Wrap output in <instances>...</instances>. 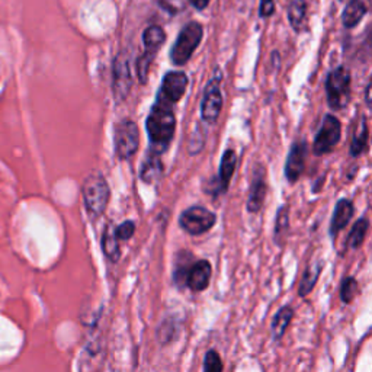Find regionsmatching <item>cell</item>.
I'll return each mask as SVG.
<instances>
[{
  "mask_svg": "<svg viewBox=\"0 0 372 372\" xmlns=\"http://www.w3.org/2000/svg\"><path fill=\"white\" fill-rule=\"evenodd\" d=\"M326 97L332 109H343L351 97V73L340 66L329 73L326 79Z\"/></svg>",
  "mask_w": 372,
  "mask_h": 372,
  "instance_id": "cell-4",
  "label": "cell"
},
{
  "mask_svg": "<svg viewBox=\"0 0 372 372\" xmlns=\"http://www.w3.org/2000/svg\"><path fill=\"white\" fill-rule=\"evenodd\" d=\"M266 196V182H265V170L262 166L255 167L252 184H251V193L247 198V211L258 212L260 211Z\"/></svg>",
  "mask_w": 372,
  "mask_h": 372,
  "instance_id": "cell-13",
  "label": "cell"
},
{
  "mask_svg": "<svg viewBox=\"0 0 372 372\" xmlns=\"http://www.w3.org/2000/svg\"><path fill=\"white\" fill-rule=\"evenodd\" d=\"M188 2L198 11H204L208 4H210V0H188Z\"/></svg>",
  "mask_w": 372,
  "mask_h": 372,
  "instance_id": "cell-31",
  "label": "cell"
},
{
  "mask_svg": "<svg viewBox=\"0 0 372 372\" xmlns=\"http://www.w3.org/2000/svg\"><path fill=\"white\" fill-rule=\"evenodd\" d=\"M289 229V217H288V207H282L278 211L277 222H275V241L277 244L282 243L284 237L287 236Z\"/></svg>",
  "mask_w": 372,
  "mask_h": 372,
  "instance_id": "cell-25",
  "label": "cell"
},
{
  "mask_svg": "<svg viewBox=\"0 0 372 372\" xmlns=\"http://www.w3.org/2000/svg\"><path fill=\"white\" fill-rule=\"evenodd\" d=\"M164 40H166V35L160 27H157V25L148 27L143 34V42H144V48H145L144 53L155 59L156 54L159 53L160 47L163 45Z\"/></svg>",
  "mask_w": 372,
  "mask_h": 372,
  "instance_id": "cell-18",
  "label": "cell"
},
{
  "mask_svg": "<svg viewBox=\"0 0 372 372\" xmlns=\"http://www.w3.org/2000/svg\"><path fill=\"white\" fill-rule=\"evenodd\" d=\"M211 263L205 259L196 260L191 265L186 275V287L193 292H201L208 288L211 280Z\"/></svg>",
  "mask_w": 372,
  "mask_h": 372,
  "instance_id": "cell-12",
  "label": "cell"
},
{
  "mask_svg": "<svg viewBox=\"0 0 372 372\" xmlns=\"http://www.w3.org/2000/svg\"><path fill=\"white\" fill-rule=\"evenodd\" d=\"M369 92H371V83H368L366 89H365V101H366V105L369 107L371 105V96H369Z\"/></svg>",
  "mask_w": 372,
  "mask_h": 372,
  "instance_id": "cell-32",
  "label": "cell"
},
{
  "mask_svg": "<svg viewBox=\"0 0 372 372\" xmlns=\"http://www.w3.org/2000/svg\"><path fill=\"white\" fill-rule=\"evenodd\" d=\"M82 192H83V201L88 214L92 218L101 217L108 207L109 196H111L109 185L102 173L99 172L90 173L83 182Z\"/></svg>",
  "mask_w": 372,
  "mask_h": 372,
  "instance_id": "cell-2",
  "label": "cell"
},
{
  "mask_svg": "<svg viewBox=\"0 0 372 372\" xmlns=\"http://www.w3.org/2000/svg\"><path fill=\"white\" fill-rule=\"evenodd\" d=\"M321 270H323V263L318 262V263H314V265H310L306 268L304 274H303V278H301V282H300V289H299V294L300 296H306L308 295L314 285L317 284V280L321 274Z\"/></svg>",
  "mask_w": 372,
  "mask_h": 372,
  "instance_id": "cell-21",
  "label": "cell"
},
{
  "mask_svg": "<svg viewBox=\"0 0 372 372\" xmlns=\"http://www.w3.org/2000/svg\"><path fill=\"white\" fill-rule=\"evenodd\" d=\"M354 212H355V208L349 200H340L336 204L335 211H333V217H332V222H330L332 237L339 234L346 226L349 224V221L354 217Z\"/></svg>",
  "mask_w": 372,
  "mask_h": 372,
  "instance_id": "cell-15",
  "label": "cell"
},
{
  "mask_svg": "<svg viewBox=\"0 0 372 372\" xmlns=\"http://www.w3.org/2000/svg\"><path fill=\"white\" fill-rule=\"evenodd\" d=\"M294 317V310L291 306H284L278 310V313L275 314L274 320H272V326H270V333L274 340H281L284 333L287 332L291 320Z\"/></svg>",
  "mask_w": 372,
  "mask_h": 372,
  "instance_id": "cell-19",
  "label": "cell"
},
{
  "mask_svg": "<svg viewBox=\"0 0 372 372\" xmlns=\"http://www.w3.org/2000/svg\"><path fill=\"white\" fill-rule=\"evenodd\" d=\"M288 19L295 32H301L307 19V4L306 0H292L288 8Z\"/></svg>",
  "mask_w": 372,
  "mask_h": 372,
  "instance_id": "cell-20",
  "label": "cell"
},
{
  "mask_svg": "<svg viewBox=\"0 0 372 372\" xmlns=\"http://www.w3.org/2000/svg\"><path fill=\"white\" fill-rule=\"evenodd\" d=\"M102 251L105 253V256L111 260V262H118L119 256H121V249H119V241L115 237L114 229L111 226H108L104 232L102 236Z\"/></svg>",
  "mask_w": 372,
  "mask_h": 372,
  "instance_id": "cell-22",
  "label": "cell"
},
{
  "mask_svg": "<svg viewBox=\"0 0 372 372\" xmlns=\"http://www.w3.org/2000/svg\"><path fill=\"white\" fill-rule=\"evenodd\" d=\"M358 294V282L354 277L344 278L340 285V300L344 304H351Z\"/></svg>",
  "mask_w": 372,
  "mask_h": 372,
  "instance_id": "cell-26",
  "label": "cell"
},
{
  "mask_svg": "<svg viewBox=\"0 0 372 372\" xmlns=\"http://www.w3.org/2000/svg\"><path fill=\"white\" fill-rule=\"evenodd\" d=\"M236 166H237V156H236L234 150H232V148H227V150L222 153V157H221L220 173H218V178L215 181V185H217L215 191H214L215 195L224 193L229 189L230 181L234 175Z\"/></svg>",
  "mask_w": 372,
  "mask_h": 372,
  "instance_id": "cell-14",
  "label": "cell"
},
{
  "mask_svg": "<svg viewBox=\"0 0 372 372\" xmlns=\"http://www.w3.org/2000/svg\"><path fill=\"white\" fill-rule=\"evenodd\" d=\"M204 372H222V362L217 351H208L204 359Z\"/></svg>",
  "mask_w": 372,
  "mask_h": 372,
  "instance_id": "cell-28",
  "label": "cell"
},
{
  "mask_svg": "<svg viewBox=\"0 0 372 372\" xmlns=\"http://www.w3.org/2000/svg\"><path fill=\"white\" fill-rule=\"evenodd\" d=\"M368 8L364 4V0H349L348 6L344 8L342 13V22L344 28L352 30L362 20V18L366 15Z\"/></svg>",
  "mask_w": 372,
  "mask_h": 372,
  "instance_id": "cell-17",
  "label": "cell"
},
{
  "mask_svg": "<svg viewBox=\"0 0 372 372\" xmlns=\"http://www.w3.org/2000/svg\"><path fill=\"white\" fill-rule=\"evenodd\" d=\"M368 138H369V131H368V126H366V119L362 118L359 131L354 136V140H352V145H351V156L352 157H356L366 150Z\"/></svg>",
  "mask_w": 372,
  "mask_h": 372,
  "instance_id": "cell-24",
  "label": "cell"
},
{
  "mask_svg": "<svg viewBox=\"0 0 372 372\" xmlns=\"http://www.w3.org/2000/svg\"><path fill=\"white\" fill-rule=\"evenodd\" d=\"M153 57L148 56V54H143L138 57L137 60V76H138V80L144 85L147 82V76H148V71H150V67H152V63H153Z\"/></svg>",
  "mask_w": 372,
  "mask_h": 372,
  "instance_id": "cell-27",
  "label": "cell"
},
{
  "mask_svg": "<svg viewBox=\"0 0 372 372\" xmlns=\"http://www.w3.org/2000/svg\"><path fill=\"white\" fill-rule=\"evenodd\" d=\"M368 229H369V221L366 218L358 220L348 236V240H346V246L351 247V249H359L365 240Z\"/></svg>",
  "mask_w": 372,
  "mask_h": 372,
  "instance_id": "cell-23",
  "label": "cell"
},
{
  "mask_svg": "<svg viewBox=\"0 0 372 372\" xmlns=\"http://www.w3.org/2000/svg\"><path fill=\"white\" fill-rule=\"evenodd\" d=\"M115 237L119 240H128L136 233V222L134 221H124L116 229H114Z\"/></svg>",
  "mask_w": 372,
  "mask_h": 372,
  "instance_id": "cell-29",
  "label": "cell"
},
{
  "mask_svg": "<svg viewBox=\"0 0 372 372\" xmlns=\"http://www.w3.org/2000/svg\"><path fill=\"white\" fill-rule=\"evenodd\" d=\"M217 222V217L210 210L193 205L185 210L179 217V226L191 236H201L210 232Z\"/></svg>",
  "mask_w": 372,
  "mask_h": 372,
  "instance_id": "cell-6",
  "label": "cell"
},
{
  "mask_svg": "<svg viewBox=\"0 0 372 372\" xmlns=\"http://www.w3.org/2000/svg\"><path fill=\"white\" fill-rule=\"evenodd\" d=\"M186 86H188V76L184 71H169L162 82V88L157 99H160V101L169 105L176 104L185 95Z\"/></svg>",
  "mask_w": 372,
  "mask_h": 372,
  "instance_id": "cell-9",
  "label": "cell"
},
{
  "mask_svg": "<svg viewBox=\"0 0 372 372\" xmlns=\"http://www.w3.org/2000/svg\"><path fill=\"white\" fill-rule=\"evenodd\" d=\"M175 128L176 118L172 112L170 105L157 99L145 121V130L153 145V152L160 155L166 150L175 136Z\"/></svg>",
  "mask_w": 372,
  "mask_h": 372,
  "instance_id": "cell-1",
  "label": "cell"
},
{
  "mask_svg": "<svg viewBox=\"0 0 372 372\" xmlns=\"http://www.w3.org/2000/svg\"><path fill=\"white\" fill-rule=\"evenodd\" d=\"M163 175V164L159 153L152 152L148 153L141 164L140 169V178L144 184H155Z\"/></svg>",
  "mask_w": 372,
  "mask_h": 372,
  "instance_id": "cell-16",
  "label": "cell"
},
{
  "mask_svg": "<svg viewBox=\"0 0 372 372\" xmlns=\"http://www.w3.org/2000/svg\"><path fill=\"white\" fill-rule=\"evenodd\" d=\"M275 12V0H260L259 15L260 18H269Z\"/></svg>",
  "mask_w": 372,
  "mask_h": 372,
  "instance_id": "cell-30",
  "label": "cell"
},
{
  "mask_svg": "<svg viewBox=\"0 0 372 372\" xmlns=\"http://www.w3.org/2000/svg\"><path fill=\"white\" fill-rule=\"evenodd\" d=\"M133 85L131 70H130V59L126 53L116 56L114 61V78H112V89L115 101L122 102L130 93Z\"/></svg>",
  "mask_w": 372,
  "mask_h": 372,
  "instance_id": "cell-8",
  "label": "cell"
},
{
  "mask_svg": "<svg viewBox=\"0 0 372 372\" xmlns=\"http://www.w3.org/2000/svg\"><path fill=\"white\" fill-rule=\"evenodd\" d=\"M306 157H307V144L304 141L295 143L291 148L287 163H285V176L289 184H295L303 175L304 166H306Z\"/></svg>",
  "mask_w": 372,
  "mask_h": 372,
  "instance_id": "cell-11",
  "label": "cell"
},
{
  "mask_svg": "<svg viewBox=\"0 0 372 372\" xmlns=\"http://www.w3.org/2000/svg\"><path fill=\"white\" fill-rule=\"evenodd\" d=\"M340 134H342L340 121L332 114L326 115L314 140V145H313L314 155L323 156L332 153L337 143L340 141Z\"/></svg>",
  "mask_w": 372,
  "mask_h": 372,
  "instance_id": "cell-7",
  "label": "cell"
},
{
  "mask_svg": "<svg viewBox=\"0 0 372 372\" xmlns=\"http://www.w3.org/2000/svg\"><path fill=\"white\" fill-rule=\"evenodd\" d=\"M204 37L203 25L200 22H189L185 25L181 34L178 35L176 42L173 44L170 49V60L175 66H184L186 64L196 47L201 44Z\"/></svg>",
  "mask_w": 372,
  "mask_h": 372,
  "instance_id": "cell-3",
  "label": "cell"
},
{
  "mask_svg": "<svg viewBox=\"0 0 372 372\" xmlns=\"http://www.w3.org/2000/svg\"><path fill=\"white\" fill-rule=\"evenodd\" d=\"M140 145L137 124L131 119H122L115 127V155L119 160L133 157Z\"/></svg>",
  "mask_w": 372,
  "mask_h": 372,
  "instance_id": "cell-5",
  "label": "cell"
},
{
  "mask_svg": "<svg viewBox=\"0 0 372 372\" xmlns=\"http://www.w3.org/2000/svg\"><path fill=\"white\" fill-rule=\"evenodd\" d=\"M220 82L221 76L211 79L204 92V97L201 102V116L208 124H214L222 109V95L220 90Z\"/></svg>",
  "mask_w": 372,
  "mask_h": 372,
  "instance_id": "cell-10",
  "label": "cell"
}]
</instances>
